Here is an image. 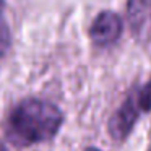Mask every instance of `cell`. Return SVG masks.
<instances>
[{
    "label": "cell",
    "instance_id": "cell-2",
    "mask_svg": "<svg viewBox=\"0 0 151 151\" xmlns=\"http://www.w3.org/2000/svg\"><path fill=\"white\" fill-rule=\"evenodd\" d=\"M140 112L141 109L138 104V91H132L109 120V135L112 137V140L124 141L133 130Z\"/></svg>",
    "mask_w": 151,
    "mask_h": 151
},
{
    "label": "cell",
    "instance_id": "cell-9",
    "mask_svg": "<svg viewBox=\"0 0 151 151\" xmlns=\"http://www.w3.org/2000/svg\"><path fill=\"white\" fill-rule=\"evenodd\" d=\"M85 151H99V150H98V148H86Z\"/></svg>",
    "mask_w": 151,
    "mask_h": 151
},
{
    "label": "cell",
    "instance_id": "cell-4",
    "mask_svg": "<svg viewBox=\"0 0 151 151\" xmlns=\"http://www.w3.org/2000/svg\"><path fill=\"white\" fill-rule=\"evenodd\" d=\"M151 17V0H128L127 20L133 33H140Z\"/></svg>",
    "mask_w": 151,
    "mask_h": 151
},
{
    "label": "cell",
    "instance_id": "cell-1",
    "mask_svg": "<svg viewBox=\"0 0 151 151\" xmlns=\"http://www.w3.org/2000/svg\"><path fill=\"white\" fill-rule=\"evenodd\" d=\"M63 124V114L55 104L28 98L20 101L7 119V135L15 145L28 146L52 140Z\"/></svg>",
    "mask_w": 151,
    "mask_h": 151
},
{
    "label": "cell",
    "instance_id": "cell-3",
    "mask_svg": "<svg viewBox=\"0 0 151 151\" xmlns=\"http://www.w3.org/2000/svg\"><path fill=\"white\" fill-rule=\"evenodd\" d=\"M122 31H124L122 18L115 12L106 10L101 12L94 18L91 29H89V36H91V41L94 46L109 47L120 39Z\"/></svg>",
    "mask_w": 151,
    "mask_h": 151
},
{
    "label": "cell",
    "instance_id": "cell-10",
    "mask_svg": "<svg viewBox=\"0 0 151 151\" xmlns=\"http://www.w3.org/2000/svg\"><path fill=\"white\" fill-rule=\"evenodd\" d=\"M148 151H151V143H150V148H148Z\"/></svg>",
    "mask_w": 151,
    "mask_h": 151
},
{
    "label": "cell",
    "instance_id": "cell-8",
    "mask_svg": "<svg viewBox=\"0 0 151 151\" xmlns=\"http://www.w3.org/2000/svg\"><path fill=\"white\" fill-rule=\"evenodd\" d=\"M0 151H8V148H7V146H5V145H4V143H0Z\"/></svg>",
    "mask_w": 151,
    "mask_h": 151
},
{
    "label": "cell",
    "instance_id": "cell-6",
    "mask_svg": "<svg viewBox=\"0 0 151 151\" xmlns=\"http://www.w3.org/2000/svg\"><path fill=\"white\" fill-rule=\"evenodd\" d=\"M138 104L143 112L151 111V80L141 88V91H138Z\"/></svg>",
    "mask_w": 151,
    "mask_h": 151
},
{
    "label": "cell",
    "instance_id": "cell-5",
    "mask_svg": "<svg viewBox=\"0 0 151 151\" xmlns=\"http://www.w3.org/2000/svg\"><path fill=\"white\" fill-rule=\"evenodd\" d=\"M10 46H12L10 29H8L5 20H2V18H0V59H4V57L7 55Z\"/></svg>",
    "mask_w": 151,
    "mask_h": 151
},
{
    "label": "cell",
    "instance_id": "cell-7",
    "mask_svg": "<svg viewBox=\"0 0 151 151\" xmlns=\"http://www.w3.org/2000/svg\"><path fill=\"white\" fill-rule=\"evenodd\" d=\"M5 7V0H0V13H2V10H4Z\"/></svg>",
    "mask_w": 151,
    "mask_h": 151
}]
</instances>
